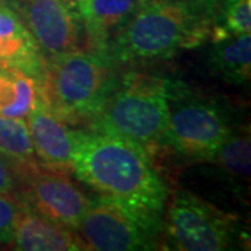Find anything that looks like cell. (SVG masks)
Segmentation results:
<instances>
[{"instance_id": "obj_9", "label": "cell", "mask_w": 251, "mask_h": 251, "mask_svg": "<svg viewBox=\"0 0 251 251\" xmlns=\"http://www.w3.org/2000/svg\"><path fill=\"white\" fill-rule=\"evenodd\" d=\"M21 190L14 197L38 214L77 232L92 198L81 190L69 175L44 169L20 180Z\"/></svg>"}, {"instance_id": "obj_11", "label": "cell", "mask_w": 251, "mask_h": 251, "mask_svg": "<svg viewBox=\"0 0 251 251\" xmlns=\"http://www.w3.org/2000/svg\"><path fill=\"white\" fill-rule=\"evenodd\" d=\"M17 202L18 214L16 219V229H14V240H13V246L16 250H87L80 234L75 230L48 219L18 200Z\"/></svg>"}, {"instance_id": "obj_13", "label": "cell", "mask_w": 251, "mask_h": 251, "mask_svg": "<svg viewBox=\"0 0 251 251\" xmlns=\"http://www.w3.org/2000/svg\"><path fill=\"white\" fill-rule=\"evenodd\" d=\"M44 59L35 38L17 13L0 4V64L25 73L38 82L42 75Z\"/></svg>"}, {"instance_id": "obj_12", "label": "cell", "mask_w": 251, "mask_h": 251, "mask_svg": "<svg viewBox=\"0 0 251 251\" xmlns=\"http://www.w3.org/2000/svg\"><path fill=\"white\" fill-rule=\"evenodd\" d=\"M140 0H75L85 49L110 56V44L134 13Z\"/></svg>"}, {"instance_id": "obj_8", "label": "cell", "mask_w": 251, "mask_h": 251, "mask_svg": "<svg viewBox=\"0 0 251 251\" xmlns=\"http://www.w3.org/2000/svg\"><path fill=\"white\" fill-rule=\"evenodd\" d=\"M9 7L35 38L44 57L84 49L85 36L75 0H13Z\"/></svg>"}, {"instance_id": "obj_16", "label": "cell", "mask_w": 251, "mask_h": 251, "mask_svg": "<svg viewBox=\"0 0 251 251\" xmlns=\"http://www.w3.org/2000/svg\"><path fill=\"white\" fill-rule=\"evenodd\" d=\"M38 82L25 73L0 64V116L25 119L32 109Z\"/></svg>"}, {"instance_id": "obj_3", "label": "cell", "mask_w": 251, "mask_h": 251, "mask_svg": "<svg viewBox=\"0 0 251 251\" xmlns=\"http://www.w3.org/2000/svg\"><path fill=\"white\" fill-rule=\"evenodd\" d=\"M110 56L77 49L44 59L38 92L54 115L70 126H88L116 85L120 70Z\"/></svg>"}, {"instance_id": "obj_4", "label": "cell", "mask_w": 251, "mask_h": 251, "mask_svg": "<svg viewBox=\"0 0 251 251\" xmlns=\"http://www.w3.org/2000/svg\"><path fill=\"white\" fill-rule=\"evenodd\" d=\"M168 82V77L153 73H120L106 103L87 128L123 137L152 156L165 148Z\"/></svg>"}, {"instance_id": "obj_6", "label": "cell", "mask_w": 251, "mask_h": 251, "mask_svg": "<svg viewBox=\"0 0 251 251\" xmlns=\"http://www.w3.org/2000/svg\"><path fill=\"white\" fill-rule=\"evenodd\" d=\"M243 237L237 216L188 190L177 188L165 208L161 244L165 250H232Z\"/></svg>"}, {"instance_id": "obj_18", "label": "cell", "mask_w": 251, "mask_h": 251, "mask_svg": "<svg viewBox=\"0 0 251 251\" xmlns=\"http://www.w3.org/2000/svg\"><path fill=\"white\" fill-rule=\"evenodd\" d=\"M251 32V0H219L212 14L211 42Z\"/></svg>"}, {"instance_id": "obj_19", "label": "cell", "mask_w": 251, "mask_h": 251, "mask_svg": "<svg viewBox=\"0 0 251 251\" xmlns=\"http://www.w3.org/2000/svg\"><path fill=\"white\" fill-rule=\"evenodd\" d=\"M17 214L18 202L16 197L0 194V244H13Z\"/></svg>"}, {"instance_id": "obj_5", "label": "cell", "mask_w": 251, "mask_h": 251, "mask_svg": "<svg viewBox=\"0 0 251 251\" xmlns=\"http://www.w3.org/2000/svg\"><path fill=\"white\" fill-rule=\"evenodd\" d=\"M233 130L222 100L169 78L165 148L193 161L211 162Z\"/></svg>"}, {"instance_id": "obj_23", "label": "cell", "mask_w": 251, "mask_h": 251, "mask_svg": "<svg viewBox=\"0 0 251 251\" xmlns=\"http://www.w3.org/2000/svg\"><path fill=\"white\" fill-rule=\"evenodd\" d=\"M0 250H1V247H0Z\"/></svg>"}, {"instance_id": "obj_17", "label": "cell", "mask_w": 251, "mask_h": 251, "mask_svg": "<svg viewBox=\"0 0 251 251\" xmlns=\"http://www.w3.org/2000/svg\"><path fill=\"white\" fill-rule=\"evenodd\" d=\"M250 131L249 127L230 133L211 162H215L234 183L250 179Z\"/></svg>"}, {"instance_id": "obj_2", "label": "cell", "mask_w": 251, "mask_h": 251, "mask_svg": "<svg viewBox=\"0 0 251 251\" xmlns=\"http://www.w3.org/2000/svg\"><path fill=\"white\" fill-rule=\"evenodd\" d=\"M211 24V16L196 0H140L109 54L119 66L166 60L204 44Z\"/></svg>"}, {"instance_id": "obj_10", "label": "cell", "mask_w": 251, "mask_h": 251, "mask_svg": "<svg viewBox=\"0 0 251 251\" xmlns=\"http://www.w3.org/2000/svg\"><path fill=\"white\" fill-rule=\"evenodd\" d=\"M25 119L39 168L72 175L75 130L54 115L39 92H36L35 103Z\"/></svg>"}, {"instance_id": "obj_21", "label": "cell", "mask_w": 251, "mask_h": 251, "mask_svg": "<svg viewBox=\"0 0 251 251\" xmlns=\"http://www.w3.org/2000/svg\"><path fill=\"white\" fill-rule=\"evenodd\" d=\"M196 1H197L198 4L202 6V9L205 10L206 13L211 16V18H212V14H214L216 6H218V3H219V0H196Z\"/></svg>"}, {"instance_id": "obj_20", "label": "cell", "mask_w": 251, "mask_h": 251, "mask_svg": "<svg viewBox=\"0 0 251 251\" xmlns=\"http://www.w3.org/2000/svg\"><path fill=\"white\" fill-rule=\"evenodd\" d=\"M20 188L17 175L11 169L10 163L0 153V194L16 196Z\"/></svg>"}, {"instance_id": "obj_14", "label": "cell", "mask_w": 251, "mask_h": 251, "mask_svg": "<svg viewBox=\"0 0 251 251\" xmlns=\"http://www.w3.org/2000/svg\"><path fill=\"white\" fill-rule=\"evenodd\" d=\"M206 64L214 75L232 85H246L251 80V35L230 36L212 44Z\"/></svg>"}, {"instance_id": "obj_7", "label": "cell", "mask_w": 251, "mask_h": 251, "mask_svg": "<svg viewBox=\"0 0 251 251\" xmlns=\"http://www.w3.org/2000/svg\"><path fill=\"white\" fill-rule=\"evenodd\" d=\"M163 219L137 212L112 198H92L77 233L87 250H158L162 244Z\"/></svg>"}, {"instance_id": "obj_22", "label": "cell", "mask_w": 251, "mask_h": 251, "mask_svg": "<svg viewBox=\"0 0 251 251\" xmlns=\"http://www.w3.org/2000/svg\"><path fill=\"white\" fill-rule=\"evenodd\" d=\"M13 3V0H0V4H6V6H10Z\"/></svg>"}, {"instance_id": "obj_1", "label": "cell", "mask_w": 251, "mask_h": 251, "mask_svg": "<svg viewBox=\"0 0 251 251\" xmlns=\"http://www.w3.org/2000/svg\"><path fill=\"white\" fill-rule=\"evenodd\" d=\"M73 173L99 196L163 219L169 187L152 156L123 137L82 127L75 130Z\"/></svg>"}, {"instance_id": "obj_15", "label": "cell", "mask_w": 251, "mask_h": 251, "mask_svg": "<svg viewBox=\"0 0 251 251\" xmlns=\"http://www.w3.org/2000/svg\"><path fill=\"white\" fill-rule=\"evenodd\" d=\"M0 153L17 175L18 181L41 169L25 119L0 116Z\"/></svg>"}]
</instances>
